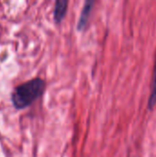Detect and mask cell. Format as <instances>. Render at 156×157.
<instances>
[{"instance_id": "cell-1", "label": "cell", "mask_w": 156, "mask_h": 157, "mask_svg": "<svg viewBox=\"0 0 156 157\" xmlns=\"http://www.w3.org/2000/svg\"><path fill=\"white\" fill-rule=\"evenodd\" d=\"M45 87V81L40 77L32 78L17 86L11 94L13 107L17 110L29 107L43 95Z\"/></svg>"}, {"instance_id": "cell-2", "label": "cell", "mask_w": 156, "mask_h": 157, "mask_svg": "<svg viewBox=\"0 0 156 157\" xmlns=\"http://www.w3.org/2000/svg\"><path fill=\"white\" fill-rule=\"evenodd\" d=\"M94 4H95L94 1H86L85 3L84 6L82 8V11H81L80 17L78 19V23H77L78 30H82L86 28V26L88 22V19H89V17H90Z\"/></svg>"}, {"instance_id": "cell-3", "label": "cell", "mask_w": 156, "mask_h": 157, "mask_svg": "<svg viewBox=\"0 0 156 157\" xmlns=\"http://www.w3.org/2000/svg\"><path fill=\"white\" fill-rule=\"evenodd\" d=\"M68 2L66 0H58L55 2L53 9V18L56 23H61L64 18L67 11Z\"/></svg>"}, {"instance_id": "cell-4", "label": "cell", "mask_w": 156, "mask_h": 157, "mask_svg": "<svg viewBox=\"0 0 156 157\" xmlns=\"http://www.w3.org/2000/svg\"><path fill=\"white\" fill-rule=\"evenodd\" d=\"M156 105V55L154 60V74H153V82L151 86V94L148 100V108L150 110H153V109Z\"/></svg>"}]
</instances>
